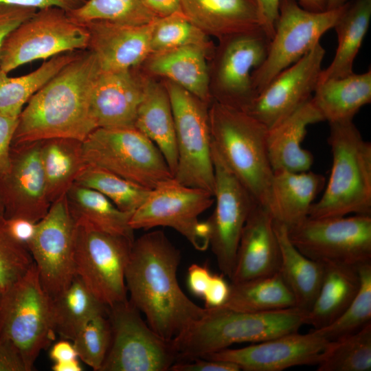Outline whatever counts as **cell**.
Returning a JSON list of instances; mask_svg holds the SVG:
<instances>
[{"label": "cell", "instance_id": "15", "mask_svg": "<svg viewBox=\"0 0 371 371\" xmlns=\"http://www.w3.org/2000/svg\"><path fill=\"white\" fill-rule=\"evenodd\" d=\"M214 170L215 208L206 221L210 245L223 276L231 278L241 232L246 220L258 203L211 144Z\"/></svg>", "mask_w": 371, "mask_h": 371}, {"label": "cell", "instance_id": "37", "mask_svg": "<svg viewBox=\"0 0 371 371\" xmlns=\"http://www.w3.org/2000/svg\"><path fill=\"white\" fill-rule=\"evenodd\" d=\"M80 51L62 53L45 60L34 71L10 77L0 69V113L19 117L30 98Z\"/></svg>", "mask_w": 371, "mask_h": 371}, {"label": "cell", "instance_id": "42", "mask_svg": "<svg viewBox=\"0 0 371 371\" xmlns=\"http://www.w3.org/2000/svg\"><path fill=\"white\" fill-rule=\"evenodd\" d=\"M199 45L209 47L207 34L192 23L183 14L157 17L151 34V54L174 48Z\"/></svg>", "mask_w": 371, "mask_h": 371}, {"label": "cell", "instance_id": "49", "mask_svg": "<svg viewBox=\"0 0 371 371\" xmlns=\"http://www.w3.org/2000/svg\"><path fill=\"white\" fill-rule=\"evenodd\" d=\"M230 284L225 280L223 275L212 273L210 282L203 297L205 308L223 306L229 296Z\"/></svg>", "mask_w": 371, "mask_h": 371}, {"label": "cell", "instance_id": "9", "mask_svg": "<svg viewBox=\"0 0 371 371\" xmlns=\"http://www.w3.org/2000/svg\"><path fill=\"white\" fill-rule=\"evenodd\" d=\"M344 5L324 12L302 8L295 0H280L273 36L264 62L251 73L257 94L280 72L310 52L346 9Z\"/></svg>", "mask_w": 371, "mask_h": 371}, {"label": "cell", "instance_id": "7", "mask_svg": "<svg viewBox=\"0 0 371 371\" xmlns=\"http://www.w3.org/2000/svg\"><path fill=\"white\" fill-rule=\"evenodd\" d=\"M82 148L87 164L150 190L173 177L157 146L135 127L95 128Z\"/></svg>", "mask_w": 371, "mask_h": 371}, {"label": "cell", "instance_id": "34", "mask_svg": "<svg viewBox=\"0 0 371 371\" xmlns=\"http://www.w3.org/2000/svg\"><path fill=\"white\" fill-rule=\"evenodd\" d=\"M41 161L51 204L67 194L87 164L82 142L68 138L41 141Z\"/></svg>", "mask_w": 371, "mask_h": 371}, {"label": "cell", "instance_id": "20", "mask_svg": "<svg viewBox=\"0 0 371 371\" xmlns=\"http://www.w3.org/2000/svg\"><path fill=\"white\" fill-rule=\"evenodd\" d=\"M328 341L316 332L291 333L240 348H227L202 358L236 364L245 371H282L317 364Z\"/></svg>", "mask_w": 371, "mask_h": 371}, {"label": "cell", "instance_id": "26", "mask_svg": "<svg viewBox=\"0 0 371 371\" xmlns=\"http://www.w3.org/2000/svg\"><path fill=\"white\" fill-rule=\"evenodd\" d=\"M325 184L322 175L308 170H273L268 208L273 221L287 229L304 221Z\"/></svg>", "mask_w": 371, "mask_h": 371}, {"label": "cell", "instance_id": "60", "mask_svg": "<svg viewBox=\"0 0 371 371\" xmlns=\"http://www.w3.org/2000/svg\"><path fill=\"white\" fill-rule=\"evenodd\" d=\"M87 1V0H86Z\"/></svg>", "mask_w": 371, "mask_h": 371}, {"label": "cell", "instance_id": "22", "mask_svg": "<svg viewBox=\"0 0 371 371\" xmlns=\"http://www.w3.org/2000/svg\"><path fill=\"white\" fill-rule=\"evenodd\" d=\"M154 21L145 25H125L103 21L82 23L88 30V49L102 71L131 69L151 54Z\"/></svg>", "mask_w": 371, "mask_h": 371}, {"label": "cell", "instance_id": "55", "mask_svg": "<svg viewBox=\"0 0 371 371\" xmlns=\"http://www.w3.org/2000/svg\"><path fill=\"white\" fill-rule=\"evenodd\" d=\"M157 17L183 14L180 0H143Z\"/></svg>", "mask_w": 371, "mask_h": 371}, {"label": "cell", "instance_id": "16", "mask_svg": "<svg viewBox=\"0 0 371 371\" xmlns=\"http://www.w3.org/2000/svg\"><path fill=\"white\" fill-rule=\"evenodd\" d=\"M75 231L65 194L51 204L46 215L37 223L28 247L42 286L52 297L65 289L76 276Z\"/></svg>", "mask_w": 371, "mask_h": 371}, {"label": "cell", "instance_id": "13", "mask_svg": "<svg viewBox=\"0 0 371 371\" xmlns=\"http://www.w3.org/2000/svg\"><path fill=\"white\" fill-rule=\"evenodd\" d=\"M287 232L293 245L312 260L357 268L371 262V215L308 216Z\"/></svg>", "mask_w": 371, "mask_h": 371}, {"label": "cell", "instance_id": "28", "mask_svg": "<svg viewBox=\"0 0 371 371\" xmlns=\"http://www.w3.org/2000/svg\"><path fill=\"white\" fill-rule=\"evenodd\" d=\"M66 197L76 227L135 240L129 225L133 213L120 210L100 192L74 183Z\"/></svg>", "mask_w": 371, "mask_h": 371}, {"label": "cell", "instance_id": "53", "mask_svg": "<svg viewBox=\"0 0 371 371\" xmlns=\"http://www.w3.org/2000/svg\"><path fill=\"white\" fill-rule=\"evenodd\" d=\"M263 19L262 29L271 40L278 16L280 0H256Z\"/></svg>", "mask_w": 371, "mask_h": 371}, {"label": "cell", "instance_id": "21", "mask_svg": "<svg viewBox=\"0 0 371 371\" xmlns=\"http://www.w3.org/2000/svg\"><path fill=\"white\" fill-rule=\"evenodd\" d=\"M280 248L269 211L259 203L251 210L240 237L232 283L278 272Z\"/></svg>", "mask_w": 371, "mask_h": 371}, {"label": "cell", "instance_id": "43", "mask_svg": "<svg viewBox=\"0 0 371 371\" xmlns=\"http://www.w3.org/2000/svg\"><path fill=\"white\" fill-rule=\"evenodd\" d=\"M111 341V328L107 314L89 322L71 341L78 358L95 371H100Z\"/></svg>", "mask_w": 371, "mask_h": 371}, {"label": "cell", "instance_id": "35", "mask_svg": "<svg viewBox=\"0 0 371 371\" xmlns=\"http://www.w3.org/2000/svg\"><path fill=\"white\" fill-rule=\"evenodd\" d=\"M52 298L55 331L64 339L72 341L92 319L108 313V307L76 276L65 289Z\"/></svg>", "mask_w": 371, "mask_h": 371}, {"label": "cell", "instance_id": "36", "mask_svg": "<svg viewBox=\"0 0 371 371\" xmlns=\"http://www.w3.org/2000/svg\"><path fill=\"white\" fill-rule=\"evenodd\" d=\"M252 313L295 306V298L279 272L269 276L230 284L229 296L221 306Z\"/></svg>", "mask_w": 371, "mask_h": 371}, {"label": "cell", "instance_id": "47", "mask_svg": "<svg viewBox=\"0 0 371 371\" xmlns=\"http://www.w3.org/2000/svg\"><path fill=\"white\" fill-rule=\"evenodd\" d=\"M2 223L11 236L28 249L36 234L38 222L21 217H3Z\"/></svg>", "mask_w": 371, "mask_h": 371}, {"label": "cell", "instance_id": "6", "mask_svg": "<svg viewBox=\"0 0 371 371\" xmlns=\"http://www.w3.org/2000/svg\"><path fill=\"white\" fill-rule=\"evenodd\" d=\"M56 334L52 298L43 287L33 262L25 274L0 293V337L17 348L30 371Z\"/></svg>", "mask_w": 371, "mask_h": 371}, {"label": "cell", "instance_id": "40", "mask_svg": "<svg viewBox=\"0 0 371 371\" xmlns=\"http://www.w3.org/2000/svg\"><path fill=\"white\" fill-rule=\"evenodd\" d=\"M67 12L79 23L103 21L139 25L150 23L157 18L143 0H87L80 7Z\"/></svg>", "mask_w": 371, "mask_h": 371}, {"label": "cell", "instance_id": "39", "mask_svg": "<svg viewBox=\"0 0 371 371\" xmlns=\"http://www.w3.org/2000/svg\"><path fill=\"white\" fill-rule=\"evenodd\" d=\"M74 183L100 192L120 210L131 213L144 203L151 190L88 164L79 172Z\"/></svg>", "mask_w": 371, "mask_h": 371}, {"label": "cell", "instance_id": "3", "mask_svg": "<svg viewBox=\"0 0 371 371\" xmlns=\"http://www.w3.org/2000/svg\"><path fill=\"white\" fill-rule=\"evenodd\" d=\"M306 313L295 306L261 313L206 308L201 317L173 339L177 361L202 358L234 344L257 343L298 332Z\"/></svg>", "mask_w": 371, "mask_h": 371}, {"label": "cell", "instance_id": "14", "mask_svg": "<svg viewBox=\"0 0 371 371\" xmlns=\"http://www.w3.org/2000/svg\"><path fill=\"white\" fill-rule=\"evenodd\" d=\"M134 240L76 227L75 275L108 308L127 300L125 271Z\"/></svg>", "mask_w": 371, "mask_h": 371}, {"label": "cell", "instance_id": "25", "mask_svg": "<svg viewBox=\"0 0 371 371\" xmlns=\"http://www.w3.org/2000/svg\"><path fill=\"white\" fill-rule=\"evenodd\" d=\"M324 121L311 100L281 122L268 129L267 149L273 170L308 171L313 164V154L302 142L308 126Z\"/></svg>", "mask_w": 371, "mask_h": 371}, {"label": "cell", "instance_id": "24", "mask_svg": "<svg viewBox=\"0 0 371 371\" xmlns=\"http://www.w3.org/2000/svg\"><path fill=\"white\" fill-rule=\"evenodd\" d=\"M183 14L206 34L221 38L262 28L256 0H180Z\"/></svg>", "mask_w": 371, "mask_h": 371}, {"label": "cell", "instance_id": "51", "mask_svg": "<svg viewBox=\"0 0 371 371\" xmlns=\"http://www.w3.org/2000/svg\"><path fill=\"white\" fill-rule=\"evenodd\" d=\"M0 371H27L25 361L17 348L8 340L0 337Z\"/></svg>", "mask_w": 371, "mask_h": 371}, {"label": "cell", "instance_id": "27", "mask_svg": "<svg viewBox=\"0 0 371 371\" xmlns=\"http://www.w3.org/2000/svg\"><path fill=\"white\" fill-rule=\"evenodd\" d=\"M143 96L134 127L150 139L163 155L174 177L178 154L171 104L166 87L153 81L142 82Z\"/></svg>", "mask_w": 371, "mask_h": 371}, {"label": "cell", "instance_id": "44", "mask_svg": "<svg viewBox=\"0 0 371 371\" xmlns=\"http://www.w3.org/2000/svg\"><path fill=\"white\" fill-rule=\"evenodd\" d=\"M0 219V293L20 278L33 264L29 250L15 240Z\"/></svg>", "mask_w": 371, "mask_h": 371}, {"label": "cell", "instance_id": "54", "mask_svg": "<svg viewBox=\"0 0 371 371\" xmlns=\"http://www.w3.org/2000/svg\"><path fill=\"white\" fill-rule=\"evenodd\" d=\"M49 355L53 363H63L79 359L73 343L64 339L52 346Z\"/></svg>", "mask_w": 371, "mask_h": 371}, {"label": "cell", "instance_id": "1", "mask_svg": "<svg viewBox=\"0 0 371 371\" xmlns=\"http://www.w3.org/2000/svg\"><path fill=\"white\" fill-rule=\"evenodd\" d=\"M180 251L161 230L135 240L125 271L130 301L142 313L149 326L172 340L206 311L181 289L177 272Z\"/></svg>", "mask_w": 371, "mask_h": 371}, {"label": "cell", "instance_id": "10", "mask_svg": "<svg viewBox=\"0 0 371 371\" xmlns=\"http://www.w3.org/2000/svg\"><path fill=\"white\" fill-rule=\"evenodd\" d=\"M111 345L100 371H168L177 361L172 340L155 332L128 299L108 308Z\"/></svg>", "mask_w": 371, "mask_h": 371}, {"label": "cell", "instance_id": "48", "mask_svg": "<svg viewBox=\"0 0 371 371\" xmlns=\"http://www.w3.org/2000/svg\"><path fill=\"white\" fill-rule=\"evenodd\" d=\"M235 363L225 361L196 358L190 361L175 362L170 371H239Z\"/></svg>", "mask_w": 371, "mask_h": 371}, {"label": "cell", "instance_id": "5", "mask_svg": "<svg viewBox=\"0 0 371 371\" xmlns=\"http://www.w3.org/2000/svg\"><path fill=\"white\" fill-rule=\"evenodd\" d=\"M208 117L212 144L256 202L268 210L273 175L268 128L247 113L216 101Z\"/></svg>", "mask_w": 371, "mask_h": 371}, {"label": "cell", "instance_id": "41", "mask_svg": "<svg viewBox=\"0 0 371 371\" xmlns=\"http://www.w3.org/2000/svg\"><path fill=\"white\" fill-rule=\"evenodd\" d=\"M358 270L360 286L353 300L332 323L313 330L328 341L355 333L371 323V262L359 266Z\"/></svg>", "mask_w": 371, "mask_h": 371}, {"label": "cell", "instance_id": "33", "mask_svg": "<svg viewBox=\"0 0 371 371\" xmlns=\"http://www.w3.org/2000/svg\"><path fill=\"white\" fill-rule=\"evenodd\" d=\"M371 0H353L333 28L337 35L335 55L329 66L322 69L318 82L345 77L353 73L355 59L368 30Z\"/></svg>", "mask_w": 371, "mask_h": 371}, {"label": "cell", "instance_id": "30", "mask_svg": "<svg viewBox=\"0 0 371 371\" xmlns=\"http://www.w3.org/2000/svg\"><path fill=\"white\" fill-rule=\"evenodd\" d=\"M311 100L328 123L351 121L371 102V70L318 82Z\"/></svg>", "mask_w": 371, "mask_h": 371}, {"label": "cell", "instance_id": "4", "mask_svg": "<svg viewBox=\"0 0 371 371\" xmlns=\"http://www.w3.org/2000/svg\"><path fill=\"white\" fill-rule=\"evenodd\" d=\"M328 143L333 155L329 179L308 217L371 215V143L352 120L329 123Z\"/></svg>", "mask_w": 371, "mask_h": 371}, {"label": "cell", "instance_id": "17", "mask_svg": "<svg viewBox=\"0 0 371 371\" xmlns=\"http://www.w3.org/2000/svg\"><path fill=\"white\" fill-rule=\"evenodd\" d=\"M223 39L215 69L216 102L245 112L256 96L251 73L264 62L271 39L262 28Z\"/></svg>", "mask_w": 371, "mask_h": 371}, {"label": "cell", "instance_id": "29", "mask_svg": "<svg viewBox=\"0 0 371 371\" xmlns=\"http://www.w3.org/2000/svg\"><path fill=\"white\" fill-rule=\"evenodd\" d=\"M322 263L323 280L304 320V324L312 326L313 330L325 327L338 318L353 300L360 286L358 268L337 262Z\"/></svg>", "mask_w": 371, "mask_h": 371}, {"label": "cell", "instance_id": "56", "mask_svg": "<svg viewBox=\"0 0 371 371\" xmlns=\"http://www.w3.org/2000/svg\"><path fill=\"white\" fill-rule=\"evenodd\" d=\"M304 9L311 12H324L327 10L328 0H295Z\"/></svg>", "mask_w": 371, "mask_h": 371}, {"label": "cell", "instance_id": "23", "mask_svg": "<svg viewBox=\"0 0 371 371\" xmlns=\"http://www.w3.org/2000/svg\"><path fill=\"white\" fill-rule=\"evenodd\" d=\"M142 96V82L131 69L101 70L91 100V114L96 128L134 127Z\"/></svg>", "mask_w": 371, "mask_h": 371}, {"label": "cell", "instance_id": "59", "mask_svg": "<svg viewBox=\"0 0 371 371\" xmlns=\"http://www.w3.org/2000/svg\"><path fill=\"white\" fill-rule=\"evenodd\" d=\"M4 217V209L0 197V219Z\"/></svg>", "mask_w": 371, "mask_h": 371}, {"label": "cell", "instance_id": "45", "mask_svg": "<svg viewBox=\"0 0 371 371\" xmlns=\"http://www.w3.org/2000/svg\"><path fill=\"white\" fill-rule=\"evenodd\" d=\"M36 10L32 8L0 3V57L7 36L20 24L32 16Z\"/></svg>", "mask_w": 371, "mask_h": 371}, {"label": "cell", "instance_id": "50", "mask_svg": "<svg viewBox=\"0 0 371 371\" xmlns=\"http://www.w3.org/2000/svg\"><path fill=\"white\" fill-rule=\"evenodd\" d=\"M212 273L207 265H191L188 270L187 284L195 296L203 298L210 282Z\"/></svg>", "mask_w": 371, "mask_h": 371}, {"label": "cell", "instance_id": "2", "mask_svg": "<svg viewBox=\"0 0 371 371\" xmlns=\"http://www.w3.org/2000/svg\"><path fill=\"white\" fill-rule=\"evenodd\" d=\"M101 67L82 50L28 100L21 112L12 145L68 138L82 142L96 128L91 100Z\"/></svg>", "mask_w": 371, "mask_h": 371}, {"label": "cell", "instance_id": "19", "mask_svg": "<svg viewBox=\"0 0 371 371\" xmlns=\"http://www.w3.org/2000/svg\"><path fill=\"white\" fill-rule=\"evenodd\" d=\"M4 217L38 222L47 213L49 201L41 161V141L11 145L10 166L0 180Z\"/></svg>", "mask_w": 371, "mask_h": 371}, {"label": "cell", "instance_id": "12", "mask_svg": "<svg viewBox=\"0 0 371 371\" xmlns=\"http://www.w3.org/2000/svg\"><path fill=\"white\" fill-rule=\"evenodd\" d=\"M213 194L204 189L185 186L174 177L161 181L144 203L132 214L129 225L135 229L171 227L183 236L197 250L210 245L207 222L201 214L212 206Z\"/></svg>", "mask_w": 371, "mask_h": 371}, {"label": "cell", "instance_id": "31", "mask_svg": "<svg viewBox=\"0 0 371 371\" xmlns=\"http://www.w3.org/2000/svg\"><path fill=\"white\" fill-rule=\"evenodd\" d=\"M207 49L199 45H187L154 54L148 69L207 104L211 96L205 61Z\"/></svg>", "mask_w": 371, "mask_h": 371}, {"label": "cell", "instance_id": "58", "mask_svg": "<svg viewBox=\"0 0 371 371\" xmlns=\"http://www.w3.org/2000/svg\"><path fill=\"white\" fill-rule=\"evenodd\" d=\"M348 1V0H328L327 10L338 8L344 5Z\"/></svg>", "mask_w": 371, "mask_h": 371}, {"label": "cell", "instance_id": "38", "mask_svg": "<svg viewBox=\"0 0 371 371\" xmlns=\"http://www.w3.org/2000/svg\"><path fill=\"white\" fill-rule=\"evenodd\" d=\"M317 365L318 371H370L371 323L355 333L329 341Z\"/></svg>", "mask_w": 371, "mask_h": 371}, {"label": "cell", "instance_id": "57", "mask_svg": "<svg viewBox=\"0 0 371 371\" xmlns=\"http://www.w3.org/2000/svg\"><path fill=\"white\" fill-rule=\"evenodd\" d=\"M54 371H82V367L78 359L63 363H53Z\"/></svg>", "mask_w": 371, "mask_h": 371}, {"label": "cell", "instance_id": "32", "mask_svg": "<svg viewBox=\"0 0 371 371\" xmlns=\"http://www.w3.org/2000/svg\"><path fill=\"white\" fill-rule=\"evenodd\" d=\"M274 227L280 248L278 272L295 298V307L307 312L320 289L324 265L302 254L291 242L284 225L274 221Z\"/></svg>", "mask_w": 371, "mask_h": 371}, {"label": "cell", "instance_id": "18", "mask_svg": "<svg viewBox=\"0 0 371 371\" xmlns=\"http://www.w3.org/2000/svg\"><path fill=\"white\" fill-rule=\"evenodd\" d=\"M326 51L318 43L300 60L276 75L245 111L268 129L275 126L312 97Z\"/></svg>", "mask_w": 371, "mask_h": 371}, {"label": "cell", "instance_id": "11", "mask_svg": "<svg viewBox=\"0 0 371 371\" xmlns=\"http://www.w3.org/2000/svg\"><path fill=\"white\" fill-rule=\"evenodd\" d=\"M165 87L172 111L178 154L174 178L185 186L214 194V170L207 104L171 81Z\"/></svg>", "mask_w": 371, "mask_h": 371}, {"label": "cell", "instance_id": "8", "mask_svg": "<svg viewBox=\"0 0 371 371\" xmlns=\"http://www.w3.org/2000/svg\"><path fill=\"white\" fill-rule=\"evenodd\" d=\"M86 27L57 7L38 9L5 38L1 52L0 69L7 74L38 59L88 49Z\"/></svg>", "mask_w": 371, "mask_h": 371}, {"label": "cell", "instance_id": "46", "mask_svg": "<svg viewBox=\"0 0 371 371\" xmlns=\"http://www.w3.org/2000/svg\"><path fill=\"white\" fill-rule=\"evenodd\" d=\"M19 117L0 113V180L10 166V153Z\"/></svg>", "mask_w": 371, "mask_h": 371}, {"label": "cell", "instance_id": "52", "mask_svg": "<svg viewBox=\"0 0 371 371\" xmlns=\"http://www.w3.org/2000/svg\"><path fill=\"white\" fill-rule=\"evenodd\" d=\"M85 1L86 0H0V3L32 8L36 10L47 7H57L69 11L80 7Z\"/></svg>", "mask_w": 371, "mask_h": 371}]
</instances>
